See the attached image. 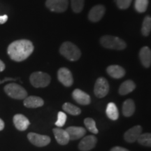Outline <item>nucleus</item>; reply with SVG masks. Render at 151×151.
Wrapping results in <instances>:
<instances>
[{
    "mask_svg": "<svg viewBox=\"0 0 151 151\" xmlns=\"http://www.w3.org/2000/svg\"><path fill=\"white\" fill-rule=\"evenodd\" d=\"M34 45L27 39L17 40L9 45L7 49L9 57L16 62H22L29 57L34 51Z\"/></svg>",
    "mask_w": 151,
    "mask_h": 151,
    "instance_id": "1",
    "label": "nucleus"
},
{
    "mask_svg": "<svg viewBox=\"0 0 151 151\" xmlns=\"http://www.w3.org/2000/svg\"><path fill=\"white\" fill-rule=\"evenodd\" d=\"M60 52L62 55L71 62L76 61L81 56L80 49L75 44L69 41L62 43L60 48Z\"/></svg>",
    "mask_w": 151,
    "mask_h": 151,
    "instance_id": "2",
    "label": "nucleus"
},
{
    "mask_svg": "<svg viewBox=\"0 0 151 151\" xmlns=\"http://www.w3.org/2000/svg\"><path fill=\"white\" fill-rule=\"evenodd\" d=\"M100 43L104 48L113 50H122L127 46L126 43L120 38L110 35H106L101 37L100 39Z\"/></svg>",
    "mask_w": 151,
    "mask_h": 151,
    "instance_id": "3",
    "label": "nucleus"
},
{
    "mask_svg": "<svg viewBox=\"0 0 151 151\" xmlns=\"http://www.w3.org/2000/svg\"><path fill=\"white\" fill-rule=\"evenodd\" d=\"M29 81L35 88H45L50 84L51 78L48 73L42 71H36L30 76Z\"/></svg>",
    "mask_w": 151,
    "mask_h": 151,
    "instance_id": "4",
    "label": "nucleus"
},
{
    "mask_svg": "<svg viewBox=\"0 0 151 151\" xmlns=\"http://www.w3.org/2000/svg\"><path fill=\"white\" fill-rule=\"evenodd\" d=\"M4 91L9 97L16 99H24L27 97V92L20 85L12 83L4 87Z\"/></svg>",
    "mask_w": 151,
    "mask_h": 151,
    "instance_id": "5",
    "label": "nucleus"
},
{
    "mask_svg": "<svg viewBox=\"0 0 151 151\" xmlns=\"http://www.w3.org/2000/svg\"><path fill=\"white\" fill-rule=\"evenodd\" d=\"M109 91V84L106 79L100 77L94 85V93L98 98H103L107 95Z\"/></svg>",
    "mask_w": 151,
    "mask_h": 151,
    "instance_id": "6",
    "label": "nucleus"
},
{
    "mask_svg": "<svg viewBox=\"0 0 151 151\" xmlns=\"http://www.w3.org/2000/svg\"><path fill=\"white\" fill-rule=\"evenodd\" d=\"M68 0H46V6L52 12H65L68 8Z\"/></svg>",
    "mask_w": 151,
    "mask_h": 151,
    "instance_id": "7",
    "label": "nucleus"
},
{
    "mask_svg": "<svg viewBox=\"0 0 151 151\" xmlns=\"http://www.w3.org/2000/svg\"><path fill=\"white\" fill-rule=\"evenodd\" d=\"M27 138L33 145L38 147L46 146L50 142V138L48 136L41 135L33 132L28 134Z\"/></svg>",
    "mask_w": 151,
    "mask_h": 151,
    "instance_id": "8",
    "label": "nucleus"
},
{
    "mask_svg": "<svg viewBox=\"0 0 151 151\" xmlns=\"http://www.w3.org/2000/svg\"><path fill=\"white\" fill-rule=\"evenodd\" d=\"M58 80L62 84L66 87H70L73 83V76L71 71L65 67H62L58 72Z\"/></svg>",
    "mask_w": 151,
    "mask_h": 151,
    "instance_id": "9",
    "label": "nucleus"
},
{
    "mask_svg": "<svg viewBox=\"0 0 151 151\" xmlns=\"http://www.w3.org/2000/svg\"><path fill=\"white\" fill-rule=\"evenodd\" d=\"M104 13L105 7L103 5H96L90 11L88 14V18L91 22H99L103 18Z\"/></svg>",
    "mask_w": 151,
    "mask_h": 151,
    "instance_id": "10",
    "label": "nucleus"
},
{
    "mask_svg": "<svg viewBox=\"0 0 151 151\" xmlns=\"http://www.w3.org/2000/svg\"><path fill=\"white\" fill-rule=\"evenodd\" d=\"M142 132V127L140 125H136L134 127H132L131 129L127 130L124 133V138L128 143H133L138 140Z\"/></svg>",
    "mask_w": 151,
    "mask_h": 151,
    "instance_id": "11",
    "label": "nucleus"
},
{
    "mask_svg": "<svg viewBox=\"0 0 151 151\" xmlns=\"http://www.w3.org/2000/svg\"><path fill=\"white\" fill-rule=\"evenodd\" d=\"M97 139L93 135H89L85 137L78 145V148L81 151H88L94 148Z\"/></svg>",
    "mask_w": 151,
    "mask_h": 151,
    "instance_id": "12",
    "label": "nucleus"
},
{
    "mask_svg": "<svg viewBox=\"0 0 151 151\" xmlns=\"http://www.w3.org/2000/svg\"><path fill=\"white\" fill-rule=\"evenodd\" d=\"M72 97L77 103L81 105H88L91 101L89 94L80 89L73 90L72 92Z\"/></svg>",
    "mask_w": 151,
    "mask_h": 151,
    "instance_id": "13",
    "label": "nucleus"
},
{
    "mask_svg": "<svg viewBox=\"0 0 151 151\" xmlns=\"http://www.w3.org/2000/svg\"><path fill=\"white\" fill-rule=\"evenodd\" d=\"M14 123L17 129L24 131L29 127L30 122L27 118L22 114H16L14 117Z\"/></svg>",
    "mask_w": 151,
    "mask_h": 151,
    "instance_id": "14",
    "label": "nucleus"
},
{
    "mask_svg": "<svg viewBox=\"0 0 151 151\" xmlns=\"http://www.w3.org/2000/svg\"><path fill=\"white\" fill-rule=\"evenodd\" d=\"M66 131L67 132L68 134H69L70 140H77V139L84 137L86 134V129L82 127L71 126V127H67L66 129Z\"/></svg>",
    "mask_w": 151,
    "mask_h": 151,
    "instance_id": "15",
    "label": "nucleus"
},
{
    "mask_svg": "<svg viewBox=\"0 0 151 151\" xmlns=\"http://www.w3.org/2000/svg\"><path fill=\"white\" fill-rule=\"evenodd\" d=\"M53 134L57 142L60 145H62V146L67 144L69 141H70L69 134H68L66 129H60V128H55V129H53Z\"/></svg>",
    "mask_w": 151,
    "mask_h": 151,
    "instance_id": "16",
    "label": "nucleus"
},
{
    "mask_svg": "<svg viewBox=\"0 0 151 151\" xmlns=\"http://www.w3.org/2000/svg\"><path fill=\"white\" fill-rule=\"evenodd\" d=\"M23 104L24 106L27 108H39V107L42 106L44 104L43 99L41 97H37V96H29L24 99Z\"/></svg>",
    "mask_w": 151,
    "mask_h": 151,
    "instance_id": "17",
    "label": "nucleus"
},
{
    "mask_svg": "<svg viewBox=\"0 0 151 151\" xmlns=\"http://www.w3.org/2000/svg\"><path fill=\"white\" fill-rule=\"evenodd\" d=\"M139 58L143 66L149 68L151 65V50L148 47H143L139 52Z\"/></svg>",
    "mask_w": 151,
    "mask_h": 151,
    "instance_id": "18",
    "label": "nucleus"
},
{
    "mask_svg": "<svg viewBox=\"0 0 151 151\" xmlns=\"http://www.w3.org/2000/svg\"><path fill=\"white\" fill-rule=\"evenodd\" d=\"M108 74L113 78H121L125 75V70L119 65H111L107 67Z\"/></svg>",
    "mask_w": 151,
    "mask_h": 151,
    "instance_id": "19",
    "label": "nucleus"
},
{
    "mask_svg": "<svg viewBox=\"0 0 151 151\" xmlns=\"http://www.w3.org/2000/svg\"><path fill=\"white\" fill-rule=\"evenodd\" d=\"M135 111L134 101L131 99H128L124 101L122 104V113L125 117H130Z\"/></svg>",
    "mask_w": 151,
    "mask_h": 151,
    "instance_id": "20",
    "label": "nucleus"
},
{
    "mask_svg": "<svg viewBox=\"0 0 151 151\" xmlns=\"http://www.w3.org/2000/svg\"><path fill=\"white\" fill-rule=\"evenodd\" d=\"M136 88V85L134 81L127 80L122 83L119 88V93L121 95H126L134 91Z\"/></svg>",
    "mask_w": 151,
    "mask_h": 151,
    "instance_id": "21",
    "label": "nucleus"
},
{
    "mask_svg": "<svg viewBox=\"0 0 151 151\" xmlns=\"http://www.w3.org/2000/svg\"><path fill=\"white\" fill-rule=\"evenodd\" d=\"M106 113L108 118H109L112 120H116L119 117L118 108H117L116 105L113 102L109 103L107 105Z\"/></svg>",
    "mask_w": 151,
    "mask_h": 151,
    "instance_id": "22",
    "label": "nucleus"
},
{
    "mask_svg": "<svg viewBox=\"0 0 151 151\" xmlns=\"http://www.w3.org/2000/svg\"><path fill=\"white\" fill-rule=\"evenodd\" d=\"M62 109L65 112H67L69 114L72 115V116H78V115H80L81 113L80 108L69 102L64 104L63 106H62Z\"/></svg>",
    "mask_w": 151,
    "mask_h": 151,
    "instance_id": "23",
    "label": "nucleus"
},
{
    "mask_svg": "<svg viewBox=\"0 0 151 151\" xmlns=\"http://www.w3.org/2000/svg\"><path fill=\"white\" fill-rule=\"evenodd\" d=\"M151 31V17L147 16L145 17L143 21L142 27H141V33L143 36L147 37L150 35Z\"/></svg>",
    "mask_w": 151,
    "mask_h": 151,
    "instance_id": "24",
    "label": "nucleus"
},
{
    "mask_svg": "<svg viewBox=\"0 0 151 151\" xmlns=\"http://www.w3.org/2000/svg\"><path fill=\"white\" fill-rule=\"evenodd\" d=\"M137 141L141 146L151 147V133L141 134Z\"/></svg>",
    "mask_w": 151,
    "mask_h": 151,
    "instance_id": "25",
    "label": "nucleus"
},
{
    "mask_svg": "<svg viewBox=\"0 0 151 151\" xmlns=\"http://www.w3.org/2000/svg\"><path fill=\"white\" fill-rule=\"evenodd\" d=\"M84 124L85 125H86V127H87V129L89 130L90 132L94 134L98 133V129L97 127H96L95 121H94L92 118H87L85 119Z\"/></svg>",
    "mask_w": 151,
    "mask_h": 151,
    "instance_id": "26",
    "label": "nucleus"
},
{
    "mask_svg": "<svg viewBox=\"0 0 151 151\" xmlns=\"http://www.w3.org/2000/svg\"><path fill=\"white\" fill-rule=\"evenodd\" d=\"M148 5V0H136L135 9L139 13H143L147 10Z\"/></svg>",
    "mask_w": 151,
    "mask_h": 151,
    "instance_id": "27",
    "label": "nucleus"
},
{
    "mask_svg": "<svg viewBox=\"0 0 151 151\" xmlns=\"http://www.w3.org/2000/svg\"><path fill=\"white\" fill-rule=\"evenodd\" d=\"M71 8L73 12L81 13L84 7L85 0H71Z\"/></svg>",
    "mask_w": 151,
    "mask_h": 151,
    "instance_id": "28",
    "label": "nucleus"
},
{
    "mask_svg": "<svg viewBox=\"0 0 151 151\" xmlns=\"http://www.w3.org/2000/svg\"><path fill=\"white\" fill-rule=\"evenodd\" d=\"M67 120V115L64 112L60 111L58 115V120L55 122V125L58 127H63Z\"/></svg>",
    "mask_w": 151,
    "mask_h": 151,
    "instance_id": "29",
    "label": "nucleus"
},
{
    "mask_svg": "<svg viewBox=\"0 0 151 151\" xmlns=\"http://www.w3.org/2000/svg\"><path fill=\"white\" fill-rule=\"evenodd\" d=\"M132 0H116L117 6L120 9H127L131 4Z\"/></svg>",
    "mask_w": 151,
    "mask_h": 151,
    "instance_id": "30",
    "label": "nucleus"
},
{
    "mask_svg": "<svg viewBox=\"0 0 151 151\" xmlns=\"http://www.w3.org/2000/svg\"><path fill=\"white\" fill-rule=\"evenodd\" d=\"M111 151H129V150L126 148H122V147L116 146V147H113V148L111 150Z\"/></svg>",
    "mask_w": 151,
    "mask_h": 151,
    "instance_id": "31",
    "label": "nucleus"
},
{
    "mask_svg": "<svg viewBox=\"0 0 151 151\" xmlns=\"http://www.w3.org/2000/svg\"><path fill=\"white\" fill-rule=\"evenodd\" d=\"M8 20V16L7 15H4V16H0V24L5 23Z\"/></svg>",
    "mask_w": 151,
    "mask_h": 151,
    "instance_id": "32",
    "label": "nucleus"
},
{
    "mask_svg": "<svg viewBox=\"0 0 151 151\" xmlns=\"http://www.w3.org/2000/svg\"><path fill=\"white\" fill-rule=\"evenodd\" d=\"M16 78H5L4 80L2 81H0V84H2L6 82V81H16Z\"/></svg>",
    "mask_w": 151,
    "mask_h": 151,
    "instance_id": "33",
    "label": "nucleus"
},
{
    "mask_svg": "<svg viewBox=\"0 0 151 151\" xmlns=\"http://www.w3.org/2000/svg\"><path fill=\"white\" fill-rule=\"evenodd\" d=\"M5 69V65L4 63L0 60V72L3 71Z\"/></svg>",
    "mask_w": 151,
    "mask_h": 151,
    "instance_id": "34",
    "label": "nucleus"
},
{
    "mask_svg": "<svg viewBox=\"0 0 151 151\" xmlns=\"http://www.w3.org/2000/svg\"><path fill=\"white\" fill-rule=\"evenodd\" d=\"M4 128V122L0 118V131H1Z\"/></svg>",
    "mask_w": 151,
    "mask_h": 151,
    "instance_id": "35",
    "label": "nucleus"
}]
</instances>
